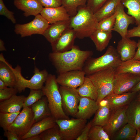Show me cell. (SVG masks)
Wrapping results in <instances>:
<instances>
[{"mask_svg":"<svg viewBox=\"0 0 140 140\" xmlns=\"http://www.w3.org/2000/svg\"><path fill=\"white\" fill-rule=\"evenodd\" d=\"M93 54L90 50H82L74 45L70 50L50 53L49 58L59 74L75 70H83L86 61Z\"/></svg>","mask_w":140,"mask_h":140,"instance_id":"obj_1","label":"cell"},{"mask_svg":"<svg viewBox=\"0 0 140 140\" xmlns=\"http://www.w3.org/2000/svg\"><path fill=\"white\" fill-rule=\"evenodd\" d=\"M98 22L93 12L86 5L78 8L76 15L71 18L69 27L79 39L90 37L97 29Z\"/></svg>","mask_w":140,"mask_h":140,"instance_id":"obj_2","label":"cell"},{"mask_svg":"<svg viewBox=\"0 0 140 140\" xmlns=\"http://www.w3.org/2000/svg\"><path fill=\"white\" fill-rule=\"evenodd\" d=\"M54 75L48 74L41 89L47 98L52 116L55 120L69 119L62 108L58 84Z\"/></svg>","mask_w":140,"mask_h":140,"instance_id":"obj_3","label":"cell"},{"mask_svg":"<svg viewBox=\"0 0 140 140\" xmlns=\"http://www.w3.org/2000/svg\"><path fill=\"white\" fill-rule=\"evenodd\" d=\"M122 62L116 49L111 45L101 56L88 59L86 61L83 70L87 76L109 68H116Z\"/></svg>","mask_w":140,"mask_h":140,"instance_id":"obj_4","label":"cell"},{"mask_svg":"<svg viewBox=\"0 0 140 140\" xmlns=\"http://www.w3.org/2000/svg\"><path fill=\"white\" fill-rule=\"evenodd\" d=\"M116 68H110L87 76L96 88L98 104L113 91Z\"/></svg>","mask_w":140,"mask_h":140,"instance_id":"obj_5","label":"cell"},{"mask_svg":"<svg viewBox=\"0 0 140 140\" xmlns=\"http://www.w3.org/2000/svg\"><path fill=\"white\" fill-rule=\"evenodd\" d=\"M16 76V84L15 88L20 93L26 88L30 89H41L45 83L48 74L44 69L41 71L35 66L34 74L29 80L25 78L22 74L21 68L18 65L12 68Z\"/></svg>","mask_w":140,"mask_h":140,"instance_id":"obj_6","label":"cell"},{"mask_svg":"<svg viewBox=\"0 0 140 140\" xmlns=\"http://www.w3.org/2000/svg\"><path fill=\"white\" fill-rule=\"evenodd\" d=\"M63 140H74L81 134L87 120L80 118L55 120Z\"/></svg>","mask_w":140,"mask_h":140,"instance_id":"obj_7","label":"cell"},{"mask_svg":"<svg viewBox=\"0 0 140 140\" xmlns=\"http://www.w3.org/2000/svg\"><path fill=\"white\" fill-rule=\"evenodd\" d=\"M50 24L40 14L35 16L31 21L24 24H17L15 27V33L21 37L33 34L43 35Z\"/></svg>","mask_w":140,"mask_h":140,"instance_id":"obj_8","label":"cell"},{"mask_svg":"<svg viewBox=\"0 0 140 140\" xmlns=\"http://www.w3.org/2000/svg\"><path fill=\"white\" fill-rule=\"evenodd\" d=\"M34 123V115L31 107L24 106L8 130L15 133L21 139Z\"/></svg>","mask_w":140,"mask_h":140,"instance_id":"obj_9","label":"cell"},{"mask_svg":"<svg viewBox=\"0 0 140 140\" xmlns=\"http://www.w3.org/2000/svg\"><path fill=\"white\" fill-rule=\"evenodd\" d=\"M59 90L63 109L67 114L75 117L81 96L76 89L60 86Z\"/></svg>","mask_w":140,"mask_h":140,"instance_id":"obj_10","label":"cell"},{"mask_svg":"<svg viewBox=\"0 0 140 140\" xmlns=\"http://www.w3.org/2000/svg\"><path fill=\"white\" fill-rule=\"evenodd\" d=\"M140 81V74L116 73L113 92L120 94L130 92Z\"/></svg>","mask_w":140,"mask_h":140,"instance_id":"obj_11","label":"cell"},{"mask_svg":"<svg viewBox=\"0 0 140 140\" xmlns=\"http://www.w3.org/2000/svg\"><path fill=\"white\" fill-rule=\"evenodd\" d=\"M127 106L113 110L107 122L103 126L110 138L118 130L128 123L126 114Z\"/></svg>","mask_w":140,"mask_h":140,"instance_id":"obj_12","label":"cell"},{"mask_svg":"<svg viewBox=\"0 0 140 140\" xmlns=\"http://www.w3.org/2000/svg\"><path fill=\"white\" fill-rule=\"evenodd\" d=\"M85 75L83 70L71 71L59 74L56 80L60 86L76 89L83 83Z\"/></svg>","mask_w":140,"mask_h":140,"instance_id":"obj_13","label":"cell"},{"mask_svg":"<svg viewBox=\"0 0 140 140\" xmlns=\"http://www.w3.org/2000/svg\"><path fill=\"white\" fill-rule=\"evenodd\" d=\"M124 7L121 2L118 5L116 9L117 13L113 30L118 33L122 38L127 37L129 26L135 22L134 18L125 12Z\"/></svg>","mask_w":140,"mask_h":140,"instance_id":"obj_14","label":"cell"},{"mask_svg":"<svg viewBox=\"0 0 140 140\" xmlns=\"http://www.w3.org/2000/svg\"><path fill=\"white\" fill-rule=\"evenodd\" d=\"M76 38L75 32L69 27L58 39L51 44L52 52H62L70 50L74 46Z\"/></svg>","mask_w":140,"mask_h":140,"instance_id":"obj_15","label":"cell"},{"mask_svg":"<svg viewBox=\"0 0 140 140\" xmlns=\"http://www.w3.org/2000/svg\"><path fill=\"white\" fill-rule=\"evenodd\" d=\"M137 93L130 91L118 94L114 93L113 92L104 99L107 101L113 110L128 105L136 99Z\"/></svg>","mask_w":140,"mask_h":140,"instance_id":"obj_16","label":"cell"},{"mask_svg":"<svg viewBox=\"0 0 140 140\" xmlns=\"http://www.w3.org/2000/svg\"><path fill=\"white\" fill-rule=\"evenodd\" d=\"M137 43L127 37L122 38L118 42L116 50L122 61L133 58L136 51Z\"/></svg>","mask_w":140,"mask_h":140,"instance_id":"obj_17","label":"cell"},{"mask_svg":"<svg viewBox=\"0 0 140 140\" xmlns=\"http://www.w3.org/2000/svg\"><path fill=\"white\" fill-rule=\"evenodd\" d=\"M98 108V104L96 101L89 97L81 96L75 117L89 119L95 114Z\"/></svg>","mask_w":140,"mask_h":140,"instance_id":"obj_18","label":"cell"},{"mask_svg":"<svg viewBox=\"0 0 140 140\" xmlns=\"http://www.w3.org/2000/svg\"><path fill=\"white\" fill-rule=\"evenodd\" d=\"M40 14L50 24L71 19L67 10L62 5L52 8H43Z\"/></svg>","mask_w":140,"mask_h":140,"instance_id":"obj_19","label":"cell"},{"mask_svg":"<svg viewBox=\"0 0 140 140\" xmlns=\"http://www.w3.org/2000/svg\"><path fill=\"white\" fill-rule=\"evenodd\" d=\"M70 19L58 22L49 24L43 35L51 44L57 39L69 27Z\"/></svg>","mask_w":140,"mask_h":140,"instance_id":"obj_20","label":"cell"},{"mask_svg":"<svg viewBox=\"0 0 140 140\" xmlns=\"http://www.w3.org/2000/svg\"><path fill=\"white\" fill-rule=\"evenodd\" d=\"M13 4L26 17L40 14L44 8L37 0H14Z\"/></svg>","mask_w":140,"mask_h":140,"instance_id":"obj_21","label":"cell"},{"mask_svg":"<svg viewBox=\"0 0 140 140\" xmlns=\"http://www.w3.org/2000/svg\"><path fill=\"white\" fill-rule=\"evenodd\" d=\"M98 104V108L92 121V126L99 125L103 127L108 121L113 110L107 101L104 99Z\"/></svg>","mask_w":140,"mask_h":140,"instance_id":"obj_22","label":"cell"},{"mask_svg":"<svg viewBox=\"0 0 140 140\" xmlns=\"http://www.w3.org/2000/svg\"><path fill=\"white\" fill-rule=\"evenodd\" d=\"M56 124L55 120L52 116L44 118L34 123L27 133L21 138V139L24 140L29 137L39 135Z\"/></svg>","mask_w":140,"mask_h":140,"instance_id":"obj_23","label":"cell"},{"mask_svg":"<svg viewBox=\"0 0 140 140\" xmlns=\"http://www.w3.org/2000/svg\"><path fill=\"white\" fill-rule=\"evenodd\" d=\"M26 97L13 95L10 98L0 102V112L16 113L20 111L23 108Z\"/></svg>","mask_w":140,"mask_h":140,"instance_id":"obj_24","label":"cell"},{"mask_svg":"<svg viewBox=\"0 0 140 140\" xmlns=\"http://www.w3.org/2000/svg\"><path fill=\"white\" fill-rule=\"evenodd\" d=\"M12 68L1 53L0 54V79L4 81L8 87H15L16 78Z\"/></svg>","mask_w":140,"mask_h":140,"instance_id":"obj_25","label":"cell"},{"mask_svg":"<svg viewBox=\"0 0 140 140\" xmlns=\"http://www.w3.org/2000/svg\"><path fill=\"white\" fill-rule=\"evenodd\" d=\"M112 37V31L97 29L89 37L94 43L96 50L102 52L108 45Z\"/></svg>","mask_w":140,"mask_h":140,"instance_id":"obj_26","label":"cell"},{"mask_svg":"<svg viewBox=\"0 0 140 140\" xmlns=\"http://www.w3.org/2000/svg\"><path fill=\"white\" fill-rule=\"evenodd\" d=\"M128 123L140 129V101L136 99L128 105L126 111Z\"/></svg>","mask_w":140,"mask_h":140,"instance_id":"obj_27","label":"cell"},{"mask_svg":"<svg viewBox=\"0 0 140 140\" xmlns=\"http://www.w3.org/2000/svg\"><path fill=\"white\" fill-rule=\"evenodd\" d=\"M30 107L34 114L35 123L52 116L46 96L43 97Z\"/></svg>","mask_w":140,"mask_h":140,"instance_id":"obj_28","label":"cell"},{"mask_svg":"<svg viewBox=\"0 0 140 140\" xmlns=\"http://www.w3.org/2000/svg\"><path fill=\"white\" fill-rule=\"evenodd\" d=\"M76 89L81 96L89 97L96 101L98 97L96 88L87 76H85L82 84Z\"/></svg>","mask_w":140,"mask_h":140,"instance_id":"obj_29","label":"cell"},{"mask_svg":"<svg viewBox=\"0 0 140 140\" xmlns=\"http://www.w3.org/2000/svg\"><path fill=\"white\" fill-rule=\"evenodd\" d=\"M121 1H107L98 11L94 13L98 22L113 14L115 12L117 7Z\"/></svg>","mask_w":140,"mask_h":140,"instance_id":"obj_30","label":"cell"},{"mask_svg":"<svg viewBox=\"0 0 140 140\" xmlns=\"http://www.w3.org/2000/svg\"><path fill=\"white\" fill-rule=\"evenodd\" d=\"M137 129L128 123L118 130L111 138L114 140H134Z\"/></svg>","mask_w":140,"mask_h":140,"instance_id":"obj_31","label":"cell"},{"mask_svg":"<svg viewBox=\"0 0 140 140\" xmlns=\"http://www.w3.org/2000/svg\"><path fill=\"white\" fill-rule=\"evenodd\" d=\"M116 73H127L140 74V60L133 59L122 61L116 69Z\"/></svg>","mask_w":140,"mask_h":140,"instance_id":"obj_32","label":"cell"},{"mask_svg":"<svg viewBox=\"0 0 140 140\" xmlns=\"http://www.w3.org/2000/svg\"><path fill=\"white\" fill-rule=\"evenodd\" d=\"M121 2L127 9V14L134 18L136 24L140 25V0H121Z\"/></svg>","mask_w":140,"mask_h":140,"instance_id":"obj_33","label":"cell"},{"mask_svg":"<svg viewBox=\"0 0 140 140\" xmlns=\"http://www.w3.org/2000/svg\"><path fill=\"white\" fill-rule=\"evenodd\" d=\"M88 0H62V5L71 18L75 16L78 7L86 5Z\"/></svg>","mask_w":140,"mask_h":140,"instance_id":"obj_34","label":"cell"},{"mask_svg":"<svg viewBox=\"0 0 140 140\" xmlns=\"http://www.w3.org/2000/svg\"><path fill=\"white\" fill-rule=\"evenodd\" d=\"M88 140H110V137L104 130L103 127L99 125L92 126L88 135Z\"/></svg>","mask_w":140,"mask_h":140,"instance_id":"obj_35","label":"cell"},{"mask_svg":"<svg viewBox=\"0 0 140 140\" xmlns=\"http://www.w3.org/2000/svg\"><path fill=\"white\" fill-rule=\"evenodd\" d=\"M20 111L17 112H0V126L4 131L8 130Z\"/></svg>","mask_w":140,"mask_h":140,"instance_id":"obj_36","label":"cell"},{"mask_svg":"<svg viewBox=\"0 0 140 140\" xmlns=\"http://www.w3.org/2000/svg\"><path fill=\"white\" fill-rule=\"evenodd\" d=\"M39 135L41 140H63L59 127L57 124Z\"/></svg>","mask_w":140,"mask_h":140,"instance_id":"obj_37","label":"cell"},{"mask_svg":"<svg viewBox=\"0 0 140 140\" xmlns=\"http://www.w3.org/2000/svg\"><path fill=\"white\" fill-rule=\"evenodd\" d=\"M117 13L116 11L112 15L104 18L98 22L97 29L107 31H112Z\"/></svg>","mask_w":140,"mask_h":140,"instance_id":"obj_38","label":"cell"},{"mask_svg":"<svg viewBox=\"0 0 140 140\" xmlns=\"http://www.w3.org/2000/svg\"><path fill=\"white\" fill-rule=\"evenodd\" d=\"M44 95L41 89H30L29 95L25 99L24 106L30 107L41 99Z\"/></svg>","mask_w":140,"mask_h":140,"instance_id":"obj_39","label":"cell"},{"mask_svg":"<svg viewBox=\"0 0 140 140\" xmlns=\"http://www.w3.org/2000/svg\"><path fill=\"white\" fill-rule=\"evenodd\" d=\"M14 13L9 10L6 7L3 0H0V15L6 17L13 23H16Z\"/></svg>","mask_w":140,"mask_h":140,"instance_id":"obj_40","label":"cell"},{"mask_svg":"<svg viewBox=\"0 0 140 140\" xmlns=\"http://www.w3.org/2000/svg\"><path fill=\"white\" fill-rule=\"evenodd\" d=\"M18 92L15 87H9L0 90V102L8 99Z\"/></svg>","mask_w":140,"mask_h":140,"instance_id":"obj_41","label":"cell"},{"mask_svg":"<svg viewBox=\"0 0 140 140\" xmlns=\"http://www.w3.org/2000/svg\"><path fill=\"white\" fill-rule=\"evenodd\" d=\"M108 0H88L86 6L94 13Z\"/></svg>","mask_w":140,"mask_h":140,"instance_id":"obj_42","label":"cell"},{"mask_svg":"<svg viewBox=\"0 0 140 140\" xmlns=\"http://www.w3.org/2000/svg\"><path fill=\"white\" fill-rule=\"evenodd\" d=\"M44 8H52L62 5V0H37Z\"/></svg>","mask_w":140,"mask_h":140,"instance_id":"obj_43","label":"cell"},{"mask_svg":"<svg viewBox=\"0 0 140 140\" xmlns=\"http://www.w3.org/2000/svg\"><path fill=\"white\" fill-rule=\"evenodd\" d=\"M92 126V121L87 123L80 135L76 140H88V135Z\"/></svg>","mask_w":140,"mask_h":140,"instance_id":"obj_44","label":"cell"},{"mask_svg":"<svg viewBox=\"0 0 140 140\" xmlns=\"http://www.w3.org/2000/svg\"><path fill=\"white\" fill-rule=\"evenodd\" d=\"M135 37H140V25L128 30L127 37L130 38Z\"/></svg>","mask_w":140,"mask_h":140,"instance_id":"obj_45","label":"cell"},{"mask_svg":"<svg viewBox=\"0 0 140 140\" xmlns=\"http://www.w3.org/2000/svg\"><path fill=\"white\" fill-rule=\"evenodd\" d=\"M4 136L8 140H21V138L15 133L9 130L5 131Z\"/></svg>","mask_w":140,"mask_h":140,"instance_id":"obj_46","label":"cell"},{"mask_svg":"<svg viewBox=\"0 0 140 140\" xmlns=\"http://www.w3.org/2000/svg\"><path fill=\"white\" fill-rule=\"evenodd\" d=\"M137 48L135 54L133 59L140 60V40H139L137 43Z\"/></svg>","mask_w":140,"mask_h":140,"instance_id":"obj_47","label":"cell"},{"mask_svg":"<svg viewBox=\"0 0 140 140\" xmlns=\"http://www.w3.org/2000/svg\"><path fill=\"white\" fill-rule=\"evenodd\" d=\"M24 140H41L40 135L32 136L27 138Z\"/></svg>","mask_w":140,"mask_h":140,"instance_id":"obj_48","label":"cell"},{"mask_svg":"<svg viewBox=\"0 0 140 140\" xmlns=\"http://www.w3.org/2000/svg\"><path fill=\"white\" fill-rule=\"evenodd\" d=\"M131 92H138L140 91V81L138 83L131 89Z\"/></svg>","mask_w":140,"mask_h":140,"instance_id":"obj_49","label":"cell"},{"mask_svg":"<svg viewBox=\"0 0 140 140\" xmlns=\"http://www.w3.org/2000/svg\"><path fill=\"white\" fill-rule=\"evenodd\" d=\"M8 87L6 84L3 80L0 79V90L4 89Z\"/></svg>","mask_w":140,"mask_h":140,"instance_id":"obj_50","label":"cell"},{"mask_svg":"<svg viewBox=\"0 0 140 140\" xmlns=\"http://www.w3.org/2000/svg\"><path fill=\"white\" fill-rule=\"evenodd\" d=\"M6 48L4 46V43L3 41L1 39H0V51H6Z\"/></svg>","mask_w":140,"mask_h":140,"instance_id":"obj_51","label":"cell"},{"mask_svg":"<svg viewBox=\"0 0 140 140\" xmlns=\"http://www.w3.org/2000/svg\"><path fill=\"white\" fill-rule=\"evenodd\" d=\"M134 140H140V129H137V132Z\"/></svg>","mask_w":140,"mask_h":140,"instance_id":"obj_52","label":"cell"},{"mask_svg":"<svg viewBox=\"0 0 140 140\" xmlns=\"http://www.w3.org/2000/svg\"><path fill=\"white\" fill-rule=\"evenodd\" d=\"M135 99L136 100L140 101V94L137 95Z\"/></svg>","mask_w":140,"mask_h":140,"instance_id":"obj_53","label":"cell"}]
</instances>
